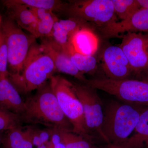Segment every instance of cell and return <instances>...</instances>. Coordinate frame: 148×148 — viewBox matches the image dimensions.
<instances>
[{"label":"cell","mask_w":148,"mask_h":148,"mask_svg":"<svg viewBox=\"0 0 148 148\" xmlns=\"http://www.w3.org/2000/svg\"><path fill=\"white\" fill-rule=\"evenodd\" d=\"M25 104V110L21 115L22 122L73 132V125L61 110L49 82L38 88Z\"/></svg>","instance_id":"6da1fadb"},{"label":"cell","mask_w":148,"mask_h":148,"mask_svg":"<svg viewBox=\"0 0 148 148\" xmlns=\"http://www.w3.org/2000/svg\"><path fill=\"white\" fill-rule=\"evenodd\" d=\"M56 71L52 59L40 44L32 45L20 73L9 74L8 79L18 92L27 94L38 89L53 76Z\"/></svg>","instance_id":"7a4b0ae2"},{"label":"cell","mask_w":148,"mask_h":148,"mask_svg":"<svg viewBox=\"0 0 148 148\" xmlns=\"http://www.w3.org/2000/svg\"><path fill=\"white\" fill-rule=\"evenodd\" d=\"M144 108L111 101L104 111L102 129L107 144L121 146L134 131Z\"/></svg>","instance_id":"3957f363"},{"label":"cell","mask_w":148,"mask_h":148,"mask_svg":"<svg viewBox=\"0 0 148 148\" xmlns=\"http://www.w3.org/2000/svg\"><path fill=\"white\" fill-rule=\"evenodd\" d=\"M49 84L58 104L73 125V132L91 142L93 137L88 130L81 103L74 90L73 83L61 75H53Z\"/></svg>","instance_id":"277c9868"},{"label":"cell","mask_w":148,"mask_h":148,"mask_svg":"<svg viewBox=\"0 0 148 148\" xmlns=\"http://www.w3.org/2000/svg\"><path fill=\"white\" fill-rule=\"evenodd\" d=\"M84 84L113 95L125 104L140 108L148 107V83L144 81L105 77L87 79Z\"/></svg>","instance_id":"5b68a950"},{"label":"cell","mask_w":148,"mask_h":148,"mask_svg":"<svg viewBox=\"0 0 148 148\" xmlns=\"http://www.w3.org/2000/svg\"><path fill=\"white\" fill-rule=\"evenodd\" d=\"M65 12L101 29L118 21L112 0H77L67 3Z\"/></svg>","instance_id":"8992f818"},{"label":"cell","mask_w":148,"mask_h":148,"mask_svg":"<svg viewBox=\"0 0 148 148\" xmlns=\"http://www.w3.org/2000/svg\"><path fill=\"white\" fill-rule=\"evenodd\" d=\"M5 36L10 73L18 75L21 73L30 48L36 38L27 35L11 19L4 21L1 29Z\"/></svg>","instance_id":"52a82bcc"},{"label":"cell","mask_w":148,"mask_h":148,"mask_svg":"<svg viewBox=\"0 0 148 148\" xmlns=\"http://www.w3.org/2000/svg\"><path fill=\"white\" fill-rule=\"evenodd\" d=\"M73 84L75 92L82 106L88 132L93 137V134L96 135L107 143L101 129L104 115L103 104L97 89L82 83L74 82Z\"/></svg>","instance_id":"ba28073f"},{"label":"cell","mask_w":148,"mask_h":148,"mask_svg":"<svg viewBox=\"0 0 148 148\" xmlns=\"http://www.w3.org/2000/svg\"><path fill=\"white\" fill-rule=\"evenodd\" d=\"M119 47L127 57L132 73L139 80L148 63V34L129 32L122 35Z\"/></svg>","instance_id":"9c48e42d"},{"label":"cell","mask_w":148,"mask_h":148,"mask_svg":"<svg viewBox=\"0 0 148 148\" xmlns=\"http://www.w3.org/2000/svg\"><path fill=\"white\" fill-rule=\"evenodd\" d=\"M102 68L107 78L129 79L133 75L127 57L121 48L117 46H109L101 54Z\"/></svg>","instance_id":"30bf717a"},{"label":"cell","mask_w":148,"mask_h":148,"mask_svg":"<svg viewBox=\"0 0 148 148\" xmlns=\"http://www.w3.org/2000/svg\"><path fill=\"white\" fill-rule=\"evenodd\" d=\"M100 31L106 38H119L129 32H148V9L140 8L127 20L115 21Z\"/></svg>","instance_id":"8fae6325"},{"label":"cell","mask_w":148,"mask_h":148,"mask_svg":"<svg viewBox=\"0 0 148 148\" xmlns=\"http://www.w3.org/2000/svg\"><path fill=\"white\" fill-rule=\"evenodd\" d=\"M41 39V47L52 59L56 71L74 77L82 83L87 81V79L77 70L66 51L49 38Z\"/></svg>","instance_id":"7c38bea8"},{"label":"cell","mask_w":148,"mask_h":148,"mask_svg":"<svg viewBox=\"0 0 148 148\" xmlns=\"http://www.w3.org/2000/svg\"><path fill=\"white\" fill-rule=\"evenodd\" d=\"M88 27L86 22L79 18L71 17L69 19H58L53 26L51 36L49 38L63 49L70 44L72 36L78 30Z\"/></svg>","instance_id":"4fadbf2b"},{"label":"cell","mask_w":148,"mask_h":148,"mask_svg":"<svg viewBox=\"0 0 148 148\" xmlns=\"http://www.w3.org/2000/svg\"><path fill=\"white\" fill-rule=\"evenodd\" d=\"M25 108V102L8 78L0 77V108L21 116Z\"/></svg>","instance_id":"5bb4252c"},{"label":"cell","mask_w":148,"mask_h":148,"mask_svg":"<svg viewBox=\"0 0 148 148\" xmlns=\"http://www.w3.org/2000/svg\"><path fill=\"white\" fill-rule=\"evenodd\" d=\"M99 39L97 35L88 27H83L72 36L70 45L77 53L94 56L98 51Z\"/></svg>","instance_id":"9a60e30c"},{"label":"cell","mask_w":148,"mask_h":148,"mask_svg":"<svg viewBox=\"0 0 148 148\" xmlns=\"http://www.w3.org/2000/svg\"><path fill=\"white\" fill-rule=\"evenodd\" d=\"M7 8L10 19L18 27L29 32L34 36L37 22L34 13L26 6L4 4Z\"/></svg>","instance_id":"2e32d148"},{"label":"cell","mask_w":148,"mask_h":148,"mask_svg":"<svg viewBox=\"0 0 148 148\" xmlns=\"http://www.w3.org/2000/svg\"><path fill=\"white\" fill-rule=\"evenodd\" d=\"M29 8L34 13L37 19L34 37L36 39L50 38L54 24L58 19V17L51 11L44 9Z\"/></svg>","instance_id":"e0dca14e"},{"label":"cell","mask_w":148,"mask_h":148,"mask_svg":"<svg viewBox=\"0 0 148 148\" xmlns=\"http://www.w3.org/2000/svg\"><path fill=\"white\" fill-rule=\"evenodd\" d=\"M148 140V107L143 108L134 134L120 146L123 148H143Z\"/></svg>","instance_id":"ac0fdd59"},{"label":"cell","mask_w":148,"mask_h":148,"mask_svg":"<svg viewBox=\"0 0 148 148\" xmlns=\"http://www.w3.org/2000/svg\"><path fill=\"white\" fill-rule=\"evenodd\" d=\"M1 145L3 148H33L30 127L24 130L19 127L8 130L3 137Z\"/></svg>","instance_id":"d6986e66"},{"label":"cell","mask_w":148,"mask_h":148,"mask_svg":"<svg viewBox=\"0 0 148 148\" xmlns=\"http://www.w3.org/2000/svg\"><path fill=\"white\" fill-rule=\"evenodd\" d=\"M64 50L68 53L73 64L82 73L92 75L96 73L98 64L94 56L85 55L77 53L70 44Z\"/></svg>","instance_id":"ffe728a7"},{"label":"cell","mask_w":148,"mask_h":148,"mask_svg":"<svg viewBox=\"0 0 148 148\" xmlns=\"http://www.w3.org/2000/svg\"><path fill=\"white\" fill-rule=\"evenodd\" d=\"M4 4H18L29 8L44 9L53 12H64L67 3L58 0H8L3 1Z\"/></svg>","instance_id":"44dd1931"},{"label":"cell","mask_w":148,"mask_h":148,"mask_svg":"<svg viewBox=\"0 0 148 148\" xmlns=\"http://www.w3.org/2000/svg\"><path fill=\"white\" fill-rule=\"evenodd\" d=\"M112 1L115 13L121 21L129 19L141 8L138 0H112Z\"/></svg>","instance_id":"7402d4cb"},{"label":"cell","mask_w":148,"mask_h":148,"mask_svg":"<svg viewBox=\"0 0 148 148\" xmlns=\"http://www.w3.org/2000/svg\"><path fill=\"white\" fill-rule=\"evenodd\" d=\"M66 148H93L90 141L71 131L58 130Z\"/></svg>","instance_id":"603a6c76"},{"label":"cell","mask_w":148,"mask_h":148,"mask_svg":"<svg viewBox=\"0 0 148 148\" xmlns=\"http://www.w3.org/2000/svg\"><path fill=\"white\" fill-rule=\"evenodd\" d=\"M22 122L21 116L0 108V132L20 127Z\"/></svg>","instance_id":"cb8c5ba5"},{"label":"cell","mask_w":148,"mask_h":148,"mask_svg":"<svg viewBox=\"0 0 148 148\" xmlns=\"http://www.w3.org/2000/svg\"><path fill=\"white\" fill-rule=\"evenodd\" d=\"M8 52L5 36L0 30V77H8Z\"/></svg>","instance_id":"d4e9b609"},{"label":"cell","mask_w":148,"mask_h":148,"mask_svg":"<svg viewBox=\"0 0 148 148\" xmlns=\"http://www.w3.org/2000/svg\"><path fill=\"white\" fill-rule=\"evenodd\" d=\"M39 136L43 144L47 145L50 139V132L49 129L47 130H38Z\"/></svg>","instance_id":"484cf974"},{"label":"cell","mask_w":148,"mask_h":148,"mask_svg":"<svg viewBox=\"0 0 148 148\" xmlns=\"http://www.w3.org/2000/svg\"><path fill=\"white\" fill-rule=\"evenodd\" d=\"M139 80L148 83V63L140 75Z\"/></svg>","instance_id":"4316f807"},{"label":"cell","mask_w":148,"mask_h":148,"mask_svg":"<svg viewBox=\"0 0 148 148\" xmlns=\"http://www.w3.org/2000/svg\"><path fill=\"white\" fill-rule=\"evenodd\" d=\"M141 8L148 9V0H138Z\"/></svg>","instance_id":"83f0119b"},{"label":"cell","mask_w":148,"mask_h":148,"mask_svg":"<svg viewBox=\"0 0 148 148\" xmlns=\"http://www.w3.org/2000/svg\"><path fill=\"white\" fill-rule=\"evenodd\" d=\"M101 148H123L120 146L116 145L111 144H107L106 145L102 147Z\"/></svg>","instance_id":"f1b7e54d"},{"label":"cell","mask_w":148,"mask_h":148,"mask_svg":"<svg viewBox=\"0 0 148 148\" xmlns=\"http://www.w3.org/2000/svg\"><path fill=\"white\" fill-rule=\"evenodd\" d=\"M51 148H66V147L65 145L63 143H59L58 145H56L53 147Z\"/></svg>","instance_id":"f546056e"},{"label":"cell","mask_w":148,"mask_h":148,"mask_svg":"<svg viewBox=\"0 0 148 148\" xmlns=\"http://www.w3.org/2000/svg\"><path fill=\"white\" fill-rule=\"evenodd\" d=\"M37 148H49V147H48L47 145L43 144L42 145L37 147Z\"/></svg>","instance_id":"4dcf8cb0"},{"label":"cell","mask_w":148,"mask_h":148,"mask_svg":"<svg viewBox=\"0 0 148 148\" xmlns=\"http://www.w3.org/2000/svg\"><path fill=\"white\" fill-rule=\"evenodd\" d=\"M3 136H2L0 134V145H1L2 139Z\"/></svg>","instance_id":"1f68e13d"},{"label":"cell","mask_w":148,"mask_h":148,"mask_svg":"<svg viewBox=\"0 0 148 148\" xmlns=\"http://www.w3.org/2000/svg\"><path fill=\"white\" fill-rule=\"evenodd\" d=\"M146 144H147V148H148V140L146 143Z\"/></svg>","instance_id":"d6a6232c"},{"label":"cell","mask_w":148,"mask_h":148,"mask_svg":"<svg viewBox=\"0 0 148 148\" xmlns=\"http://www.w3.org/2000/svg\"><path fill=\"white\" fill-rule=\"evenodd\" d=\"M0 25H1V18H0Z\"/></svg>","instance_id":"836d02e7"}]
</instances>
